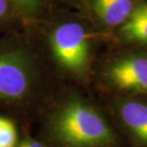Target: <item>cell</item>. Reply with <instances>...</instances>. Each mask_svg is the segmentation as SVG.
Listing matches in <instances>:
<instances>
[{
    "mask_svg": "<svg viewBox=\"0 0 147 147\" xmlns=\"http://www.w3.org/2000/svg\"><path fill=\"white\" fill-rule=\"evenodd\" d=\"M51 127L57 140L65 147H101L115 140L102 116L90 105L76 100L57 112Z\"/></svg>",
    "mask_w": 147,
    "mask_h": 147,
    "instance_id": "1",
    "label": "cell"
},
{
    "mask_svg": "<svg viewBox=\"0 0 147 147\" xmlns=\"http://www.w3.org/2000/svg\"><path fill=\"white\" fill-rule=\"evenodd\" d=\"M50 44L61 66L74 73L84 71L89 57V40L83 26L76 22L58 25L50 36Z\"/></svg>",
    "mask_w": 147,
    "mask_h": 147,
    "instance_id": "2",
    "label": "cell"
},
{
    "mask_svg": "<svg viewBox=\"0 0 147 147\" xmlns=\"http://www.w3.org/2000/svg\"><path fill=\"white\" fill-rule=\"evenodd\" d=\"M32 81L30 60L23 52L0 53V98L19 99L27 94Z\"/></svg>",
    "mask_w": 147,
    "mask_h": 147,
    "instance_id": "3",
    "label": "cell"
},
{
    "mask_svg": "<svg viewBox=\"0 0 147 147\" xmlns=\"http://www.w3.org/2000/svg\"><path fill=\"white\" fill-rule=\"evenodd\" d=\"M108 78L120 89L147 93V57H127L116 61L108 69Z\"/></svg>",
    "mask_w": 147,
    "mask_h": 147,
    "instance_id": "4",
    "label": "cell"
},
{
    "mask_svg": "<svg viewBox=\"0 0 147 147\" xmlns=\"http://www.w3.org/2000/svg\"><path fill=\"white\" fill-rule=\"evenodd\" d=\"M93 9L104 24L114 27L128 19L134 3L133 0H93Z\"/></svg>",
    "mask_w": 147,
    "mask_h": 147,
    "instance_id": "5",
    "label": "cell"
},
{
    "mask_svg": "<svg viewBox=\"0 0 147 147\" xmlns=\"http://www.w3.org/2000/svg\"><path fill=\"white\" fill-rule=\"evenodd\" d=\"M120 117L138 140L147 144V105L127 101L119 108Z\"/></svg>",
    "mask_w": 147,
    "mask_h": 147,
    "instance_id": "6",
    "label": "cell"
},
{
    "mask_svg": "<svg viewBox=\"0 0 147 147\" xmlns=\"http://www.w3.org/2000/svg\"><path fill=\"white\" fill-rule=\"evenodd\" d=\"M120 31L129 40L147 44V4L134 8Z\"/></svg>",
    "mask_w": 147,
    "mask_h": 147,
    "instance_id": "7",
    "label": "cell"
},
{
    "mask_svg": "<svg viewBox=\"0 0 147 147\" xmlns=\"http://www.w3.org/2000/svg\"><path fill=\"white\" fill-rule=\"evenodd\" d=\"M17 132L13 121L0 117V147H16Z\"/></svg>",
    "mask_w": 147,
    "mask_h": 147,
    "instance_id": "8",
    "label": "cell"
},
{
    "mask_svg": "<svg viewBox=\"0 0 147 147\" xmlns=\"http://www.w3.org/2000/svg\"><path fill=\"white\" fill-rule=\"evenodd\" d=\"M24 16H34L39 11L43 0H10Z\"/></svg>",
    "mask_w": 147,
    "mask_h": 147,
    "instance_id": "9",
    "label": "cell"
},
{
    "mask_svg": "<svg viewBox=\"0 0 147 147\" xmlns=\"http://www.w3.org/2000/svg\"><path fill=\"white\" fill-rule=\"evenodd\" d=\"M10 11L9 0H0V19L4 18Z\"/></svg>",
    "mask_w": 147,
    "mask_h": 147,
    "instance_id": "10",
    "label": "cell"
},
{
    "mask_svg": "<svg viewBox=\"0 0 147 147\" xmlns=\"http://www.w3.org/2000/svg\"><path fill=\"white\" fill-rule=\"evenodd\" d=\"M18 147H45V146L34 140H26L23 142L20 143Z\"/></svg>",
    "mask_w": 147,
    "mask_h": 147,
    "instance_id": "11",
    "label": "cell"
}]
</instances>
